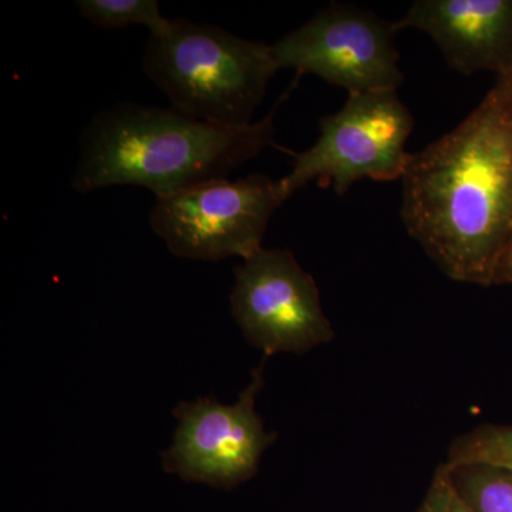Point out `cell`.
<instances>
[{
	"mask_svg": "<svg viewBox=\"0 0 512 512\" xmlns=\"http://www.w3.org/2000/svg\"><path fill=\"white\" fill-rule=\"evenodd\" d=\"M265 362L264 357L235 404L225 406L207 396L174 407L178 426L173 446L161 453L164 471L220 490H234L258 473L262 454L276 440L255 409Z\"/></svg>",
	"mask_w": 512,
	"mask_h": 512,
	"instance_id": "cell-8",
	"label": "cell"
},
{
	"mask_svg": "<svg viewBox=\"0 0 512 512\" xmlns=\"http://www.w3.org/2000/svg\"><path fill=\"white\" fill-rule=\"evenodd\" d=\"M448 466L488 464L512 471V426H483L453 441Z\"/></svg>",
	"mask_w": 512,
	"mask_h": 512,
	"instance_id": "cell-12",
	"label": "cell"
},
{
	"mask_svg": "<svg viewBox=\"0 0 512 512\" xmlns=\"http://www.w3.org/2000/svg\"><path fill=\"white\" fill-rule=\"evenodd\" d=\"M393 26L427 33L463 76L512 73V0H417Z\"/></svg>",
	"mask_w": 512,
	"mask_h": 512,
	"instance_id": "cell-9",
	"label": "cell"
},
{
	"mask_svg": "<svg viewBox=\"0 0 512 512\" xmlns=\"http://www.w3.org/2000/svg\"><path fill=\"white\" fill-rule=\"evenodd\" d=\"M278 106L249 126L227 127L174 107L117 104L100 111L84 130L73 190L89 194L137 185L163 198L227 178L274 143Z\"/></svg>",
	"mask_w": 512,
	"mask_h": 512,
	"instance_id": "cell-2",
	"label": "cell"
},
{
	"mask_svg": "<svg viewBox=\"0 0 512 512\" xmlns=\"http://www.w3.org/2000/svg\"><path fill=\"white\" fill-rule=\"evenodd\" d=\"M229 301L242 335L265 359L335 339L315 279L288 249L262 248L238 265Z\"/></svg>",
	"mask_w": 512,
	"mask_h": 512,
	"instance_id": "cell-7",
	"label": "cell"
},
{
	"mask_svg": "<svg viewBox=\"0 0 512 512\" xmlns=\"http://www.w3.org/2000/svg\"><path fill=\"white\" fill-rule=\"evenodd\" d=\"M400 215L448 278L495 284L512 242V73L456 128L410 154Z\"/></svg>",
	"mask_w": 512,
	"mask_h": 512,
	"instance_id": "cell-1",
	"label": "cell"
},
{
	"mask_svg": "<svg viewBox=\"0 0 512 512\" xmlns=\"http://www.w3.org/2000/svg\"><path fill=\"white\" fill-rule=\"evenodd\" d=\"M494 285H512V242L498 268Z\"/></svg>",
	"mask_w": 512,
	"mask_h": 512,
	"instance_id": "cell-14",
	"label": "cell"
},
{
	"mask_svg": "<svg viewBox=\"0 0 512 512\" xmlns=\"http://www.w3.org/2000/svg\"><path fill=\"white\" fill-rule=\"evenodd\" d=\"M76 6L84 19L99 28L143 25L150 35H160L171 25L156 0H77Z\"/></svg>",
	"mask_w": 512,
	"mask_h": 512,
	"instance_id": "cell-11",
	"label": "cell"
},
{
	"mask_svg": "<svg viewBox=\"0 0 512 512\" xmlns=\"http://www.w3.org/2000/svg\"><path fill=\"white\" fill-rule=\"evenodd\" d=\"M143 69L175 110L227 127L254 123L279 70L271 45L185 19L148 37Z\"/></svg>",
	"mask_w": 512,
	"mask_h": 512,
	"instance_id": "cell-3",
	"label": "cell"
},
{
	"mask_svg": "<svg viewBox=\"0 0 512 512\" xmlns=\"http://www.w3.org/2000/svg\"><path fill=\"white\" fill-rule=\"evenodd\" d=\"M417 512H473L457 494L448 477L447 468L441 464L434 474L429 491Z\"/></svg>",
	"mask_w": 512,
	"mask_h": 512,
	"instance_id": "cell-13",
	"label": "cell"
},
{
	"mask_svg": "<svg viewBox=\"0 0 512 512\" xmlns=\"http://www.w3.org/2000/svg\"><path fill=\"white\" fill-rule=\"evenodd\" d=\"M393 23L355 5L330 3L272 46L278 69L315 74L350 94L389 92L404 82Z\"/></svg>",
	"mask_w": 512,
	"mask_h": 512,
	"instance_id": "cell-6",
	"label": "cell"
},
{
	"mask_svg": "<svg viewBox=\"0 0 512 512\" xmlns=\"http://www.w3.org/2000/svg\"><path fill=\"white\" fill-rule=\"evenodd\" d=\"M285 201L268 175L222 178L156 198L150 227L178 258L245 261L264 248L269 222Z\"/></svg>",
	"mask_w": 512,
	"mask_h": 512,
	"instance_id": "cell-5",
	"label": "cell"
},
{
	"mask_svg": "<svg viewBox=\"0 0 512 512\" xmlns=\"http://www.w3.org/2000/svg\"><path fill=\"white\" fill-rule=\"evenodd\" d=\"M319 127L316 143L296 153L291 173L278 180L285 200L313 181L343 195L365 178L402 180L414 119L396 90L350 94L345 106L323 117Z\"/></svg>",
	"mask_w": 512,
	"mask_h": 512,
	"instance_id": "cell-4",
	"label": "cell"
},
{
	"mask_svg": "<svg viewBox=\"0 0 512 512\" xmlns=\"http://www.w3.org/2000/svg\"><path fill=\"white\" fill-rule=\"evenodd\" d=\"M457 494L473 512H512V471L488 464L448 466Z\"/></svg>",
	"mask_w": 512,
	"mask_h": 512,
	"instance_id": "cell-10",
	"label": "cell"
}]
</instances>
